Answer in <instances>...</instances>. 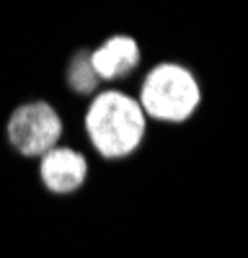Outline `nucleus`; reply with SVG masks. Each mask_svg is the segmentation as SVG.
Here are the masks:
<instances>
[{
  "label": "nucleus",
  "mask_w": 248,
  "mask_h": 258,
  "mask_svg": "<svg viewBox=\"0 0 248 258\" xmlns=\"http://www.w3.org/2000/svg\"><path fill=\"white\" fill-rule=\"evenodd\" d=\"M86 129L103 158H124L135 153L145 137V111L135 98L106 91L93 98L86 114Z\"/></svg>",
  "instance_id": "1"
},
{
  "label": "nucleus",
  "mask_w": 248,
  "mask_h": 258,
  "mask_svg": "<svg viewBox=\"0 0 248 258\" xmlns=\"http://www.w3.org/2000/svg\"><path fill=\"white\" fill-rule=\"evenodd\" d=\"M199 85L194 75L181 64H158L145 78L140 106L145 114L160 121H183L199 106Z\"/></svg>",
  "instance_id": "2"
},
{
  "label": "nucleus",
  "mask_w": 248,
  "mask_h": 258,
  "mask_svg": "<svg viewBox=\"0 0 248 258\" xmlns=\"http://www.w3.org/2000/svg\"><path fill=\"white\" fill-rule=\"evenodd\" d=\"M62 135V121L49 103L36 101L13 111L8 121V140L21 155H41L52 153Z\"/></svg>",
  "instance_id": "3"
},
{
  "label": "nucleus",
  "mask_w": 248,
  "mask_h": 258,
  "mask_svg": "<svg viewBox=\"0 0 248 258\" xmlns=\"http://www.w3.org/2000/svg\"><path fill=\"white\" fill-rule=\"evenodd\" d=\"M86 170H88L86 158L70 147H54L52 153L41 158L39 165L41 181L54 194H70L80 188L83 181H86Z\"/></svg>",
  "instance_id": "4"
},
{
  "label": "nucleus",
  "mask_w": 248,
  "mask_h": 258,
  "mask_svg": "<svg viewBox=\"0 0 248 258\" xmlns=\"http://www.w3.org/2000/svg\"><path fill=\"white\" fill-rule=\"evenodd\" d=\"M98 80H116L130 75L140 64V47L132 36H111L91 54Z\"/></svg>",
  "instance_id": "5"
},
{
  "label": "nucleus",
  "mask_w": 248,
  "mask_h": 258,
  "mask_svg": "<svg viewBox=\"0 0 248 258\" xmlns=\"http://www.w3.org/2000/svg\"><path fill=\"white\" fill-rule=\"evenodd\" d=\"M68 83L73 85L75 93H91L98 83V75L91 64V54H75L70 62V73H68Z\"/></svg>",
  "instance_id": "6"
}]
</instances>
